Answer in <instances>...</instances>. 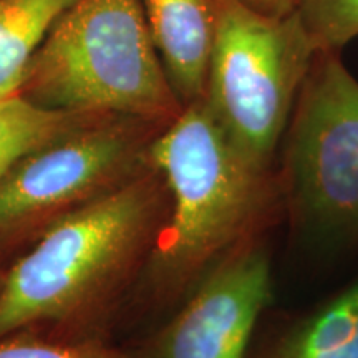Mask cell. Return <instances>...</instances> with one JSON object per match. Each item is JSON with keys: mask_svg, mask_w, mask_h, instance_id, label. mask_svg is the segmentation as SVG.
I'll use <instances>...</instances> for the list:
<instances>
[{"mask_svg": "<svg viewBox=\"0 0 358 358\" xmlns=\"http://www.w3.org/2000/svg\"><path fill=\"white\" fill-rule=\"evenodd\" d=\"M284 140L277 178L294 216L358 227V80L338 52L313 58Z\"/></svg>", "mask_w": 358, "mask_h": 358, "instance_id": "5b68a950", "label": "cell"}, {"mask_svg": "<svg viewBox=\"0 0 358 358\" xmlns=\"http://www.w3.org/2000/svg\"><path fill=\"white\" fill-rule=\"evenodd\" d=\"M236 2L264 17H287L299 10L303 0H236Z\"/></svg>", "mask_w": 358, "mask_h": 358, "instance_id": "5bb4252c", "label": "cell"}, {"mask_svg": "<svg viewBox=\"0 0 358 358\" xmlns=\"http://www.w3.org/2000/svg\"><path fill=\"white\" fill-rule=\"evenodd\" d=\"M317 53L299 10L264 17L236 0H216L203 98L236 150L254 166L272 169Z\"/></svg>", "mask_w": 358, "mask_h": 358, "instance_id": "277c9868", "label": "cell"}, {"mask_svg": "<svg viewBox=\"0 0 358 358\" xmlns=\"http://www.w3.org/2000/svg\"><path fill=\"white\" fill-rule=\"evenodd\" d=\"M256 358H358V284L271 340Z\"/></svg>", "mask_w": 358, "mask_h": 358, "instance_id": "9c48e42d", "label": "cell"}, {"mask_svg": "<svg viewBox=\"0 0 358 358\" xmlns=\"http://www.w3.org/2000/svg\"><path fill=\"white\" fill-rule=\"evenodd\" d=\"M0 358H153V352L123 350L100 342H43V340H0Z\"/></svg>", "mask_w": 358, "mask_h": 358, "instance_id": "4fadbf2b", "label": "cell"}, {"mask_svg": "<svg viewBox=\"0 0 358 358\" xmlns=\"http://www.w3.org/2000/svg\"><path fill=\"white\" fill-rule=\"evenodd\" d=\"M83 115L47 108L22 95L0 100V178L27 155L82 127Z\"/></svg>", "mask_w": 358, "mask_h": 358, "instance_id": "8fae6325", "label": "cell"}, {"mask_svg": "<svg viewBox=\"0 0 358 358\" xmlns=\"http://www.w3.org/2000/svg\"><path fill=\"white\" fill-rule=\"evenodd\" d=\"M299 15L319 52H338L358 37V0H303Z\"/></svg>", "mask_w": 358, "mask_h": 358, "instance_id": "7c38bea8", "label": "cell"}, {"mask_svg": "<svg viewBox=\"0 0 358 358\" xmlns=\"http://www.w3.org/2000/svg\"><path fill=\"white\" fill-rule=\"evenodd\" d=\"M271 292V264L261 237L224 256L153 348V358H245Z\"/></svg>", "mask_w": 358, "mask_h": 358, "instance_id": "8992f818", "label": "cell"}, {"mask_svg": "<svg viewBox=\"0 0 358 358\" xmlns=\"http://www.w3.org/2000/svg\"><path fill=\"white\" fill-rule=\"evenodd\" d=\"M163 191L141 176L60 219L0 289V338L77 313L158 236Z\"/></svg>", "mask_w": 358, "mask_h": 358, "instance_id": "3957f363", "label": "cell"}, {"mask_svg": "<svg viewBox=\"0 0 358 358\" xmlns=\"http://www.w3.org/2000/svg\"><path fill=\"white\" fill-rule=\"evenodd\" d=\"M151 37L182 106L206 92L216 0H141Z\"/></svg>", "mask_w": 358, "mask_h": 358, "instance_id": "ba28073f", "label": "cell"}, {"mask_svg": "<svg viewBox=\"0 0 358 358\" xmlns=\"http://www.w3.org/2000/svg\"><path fill=\"white\" fill-rule=\"evenodd\" d=\"M20 93L47 108L113 113L159 127L185 108L141 0H75L43 40Z\"/></svg>", "mask_w": 358, "mask_h": 358, "instance_id": "7a4b0ae2", "label": "cell"}, {"mask_svg": "<svg viewBox=\"0 0 358 358\" xmlns=\"http://www.w3.org/2000/svg\"><path fill=\"white\" fill-rule=\"evenodd\" d=\"M75 0H0V100L20 93L58 17Z\"/></svg>", "mask_w": 358, "mask_h": 358, "instance_id": "30bf717a", "label": "cell"}, {"mask_svg": "<svg viewBox=\"0 0 358 358\" xmlns=\"http://www.w3.org/2000/svg\"><path fill=\"white\" fill-rule=\"evenodd\" d=\"M146 161L173 201L151 257L153 279L166 292L261 236L282 198L279 178L236 150L204 98L159 129L146 148Z\"/></svg>", "mask_w": 358, "mask_h": 358, "instance_id": "6da1fadb", "label": "cell"}, {"mask_svg": "<svg viewBox=\"0 0 358 358\" xmlns=\"http://www.w3.org/2000/svg\"><path fill=\"white\" fill-rule=\"evenodd\" d=\"M138 140L118 127L75 128L0 178V229L82 199L131 166Z\"/></svg>", "mask_w": 358, "mask_h": 358, "instance_id": "52a82bcc", "label": "cell"}]
</instances>
